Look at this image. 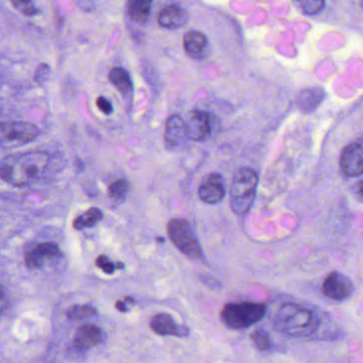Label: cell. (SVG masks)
<instances>
[{"mask_svg": "<svg viewBox=\"0 0 363 363\" xmlns=\"http://www.w3.org/2000/svg\"><path fill=\"white\" fill-rule=\"evenodd\" d=\"M362 142L361 140L352 142L343 150L340 165L343 174L348 178H355L362 174Z\"/></svg>", "mask_w": 363, "mask_h": 363, "instance_id": "9", "label": "cell"}, {"mask_svg": "<svg viewBox=\"0 0 363 363\" xmlns=\"http://www.w3.org/2000/svg\"><path fill=\"white\" fill-rule=\"evenodd\" d=\"M96 314V310L94 307L90 305H76L68 310L67 318L72 321L84 320V319L91 318Z\"/></svg>", "mask_w": 363, "mask_h": 363, "instance_id": "22", "label": "cell"}, {"mask_svg": "<svg viewBox=\"0 0 363 363\" xmlns=\"http://www.w3.org/2000/svg\"><path fill=\"white\" fill-rule=\"evenodd\" d=\"M95 264L106 274H113L116 269H123L124 264L120 262H113L105 255H99L95 260Z\"/></svg>", "mask_w": 363, "mask_h": 363, "instance_id": "25", "label": "cell"}, {"mask_svg": "<svg viewBox=\"0 0 363 363\" xmlns=\"http://www.w3.org/2000/svg\"><path fill=\"white\" fill-rule=\"evenodd\" d=\"M154 0H128L127 10L134 23L144 24L148 19Z\"/></svg>", "mask_w": 363, "mask_h": 363, "instance_id": "18", "label": "cell"}, {"mask_svg": "<svg viewBox=\"0 0 363 363\" xmlns=\"http://www.w3.org/2000/svg\"><path fill=\"white\" fill-rule=\"evenodd\" d=\"M51 155L48 152H21L0 160V180L13 187H29L45 176Z\"/></svg>", "mask_w": 363, "mask_h": 363, "instance_id": "1", "label": "cell"}, {"mask_svg": "<svg viewBox=\"0 0 363 363\" xmlns=\"http://www.w3.org/2000/svg\"><path fill=\"white\" fill-rule=\"evenodd\" d=\"M39 126L30 122L0 121V147L15 148L37 140Z\"/></svg>", "mask_w": 363, "mask_h": 363, "instance_id": "6", "label": "cell"}, {"mask_svg": "<svg viewBox=\"0 0 363 363\" xmlns=\"http://www.w3.org/2000/svg\"><path fill=\"white\" fill-rule=\"evenodd\" d=\"M266 310L268 307L261 303H229L220 312V320L230 330H243L261 321Z\"/></svg>", "mask_w": 363, "mask_h": 363, "instance_id": "4", "label": "cell"}, {"mask_svg": "<svg viewBox=\"0 0 363 363\" xmlns=\"http://www.w3.org/2000/svg\"><path fill=\"white\" fill-rule=\"evenodd\" d=\"M294 3L306 15H316L325 7V0H294Z\"/></svg>", "mask_w": 363, "mask_h": 363, "instance_id": "21", "label": "cell"}, {"mask_svg": "<svg viewBox=\"0 0 363 363\" xmlns=\"http://www.w3.org/2000/svg\"><path fill=\"white\" fill-rule=\"evenodd\" d=\"M168 234L174 246L190 258H200L202 248L191 224L182 218L170 220L168 224Z\"/></svg>", "mask_w": 363, "mask_h": 363, "instance_id": "5", "label": "cell"}, {"mask_svg": "<svg viewBox=\"0 0 363 363\" xmlns=\"http://www.w3.org/2000/svg\"><path fill=\"white\" fill-rule=\"evenodd\" d=\"M104 341V332L96 325L86 324L76 332L73 346L78 353H83Z\"/></svg>", "mask_w": 363, "mask_h": 363, "instance_id": "14", "label": "cell"}, {"mask_svg": "<svg viewBox=\"0 0 363 363\" xmlns=\"http://www.w3.org/2000/svg\"><path fill=\"white\" fill-rule=\"evenodd\" d=\"M109 80L112 85L118 88V90H120V93L124 94V95L131 93L132 88H134L131 78H130L127 70L124 69V68H112L109 74Z\"/></svg>", "mask_w": 363, "mask_h": 363, "instance_id": "19", "label": "cell"}, {"mask_svg": "<svg viewBox=\"0 0 363 363\" xmlns=\"http://www.w3.org/2000/svg\"><path fill=\"white\" fill-rule=\"evenodd\" d=\"M10 3L17 11L21 12L25 16L31 17L38 13L37 8L32 0H10Z\"/></svg>", "mask_w": 363, "mask_h": 363, "instance_id": "26", "label": "cell"}, {"mask_svg": "<svg viewBox=\"0 0 363 363\" xmlns=\"http://www.w3.org/2000/svg\"><path fill=\"white\" fill-rule=\"evenodd\" d=\"M252 339L254 341L255 346L261 352H268V351L272 350V339H271L270 334L264 328H257L252 334Z\"/></svg>", "mask_w": 363, "mask_h": 363, "instance_id": "23", "label": "cell"}, {"mask_svg": "<svg viewBox=\"0 0 363 363\" xmlns=\"http://www.w3.org/2000/svg\"><path fill=\"white\" fill-rule=\"evenodd\" d=\"M50 75V67L47 64H41L34 74V81L42 85L47 81Z\"/></svg>", "mask_w": 363, "mask_h": 363, "instance_id": "27", "label": "cell"}, {"mask_svg": "<svg viewBox=\"0 0 363 363\" xmlns=\"http://www.w3.org/2000/svg\"><path fill=\"white\" fill-rule=\"evenodd\" d=\"M186 126L188 140L204 142L211 135V120L207 112L198 110L190 112Z\"/></svg>", "mask_w": 363, "mask_h": 363, "instance_id": "12", "label": "cell"}, {"mask_svg": "<svg viewBox=\"0 0 363 363\" xmlns=\"http://www.w3.org/2000/svg\"><path fill=\"white\" fill-rule=\"evenodd\" d=\"M188 18L186 10L179 6L172 5L161 10L158 16V23L166 29H178L186 25Z\"/></svg>", "mask_w": 363, "mask_h": 363, "instance_id": "16", "label": "cell"}, {"mask_svg": "<svg viewBox=\"0 0 363 363\" xmlns=\"http://www.w3.org/2000/svg\"><path fill=\"white\" fill-rule=\"evenodd\" d=\"M96 105L99 108L100 112L106 114V115H110V114L113 113V106H112L111 102L106 97H102V96L98 97L96 99Z\"/></svg>", "mask_w": 363, "mask_h": 363, "instance_id": "28", "label": "cell"}, {"mask_svg": "<svg viewBox=\"0 0 363 363\" xmlns=\"http://www.w3.org/2000/svg\"><path fill=\"white\" fill-rule=\"evenodd\" d=\"M150 328L154 334L159 336H172L186 338L190 330L186 325L177 324L172 316L168 314H158L152 316L150 323Z\"/></svg>", "mask_w": 363, "mask_h": 363, "instance_id": "13", "label": "cell"}, {"mask_svg": "<svg viewBox=\"0 0 363 363\" xmlns=\"http://www.w3.org/2000/svg\"><path fill=\"white\" fill-rule=\"evenodd\" d=\"M61 256V250L57 244L43 242L26 252L25 264L29 269H41L47 260H58Z\"/></svg>", "mask_w": 363, "mask_h": 363, "instance_id": "10", "label": "cell"}, {"mask_svg": "<svg viewBox=\"0 0 363 363\" xmlns=\"http://www.w3.org/2000/svg\"><path fill=\"white\" fill-rule=\"evenodd\" d=\"M184 47L186 54L192 59H204L208 52V39L202 32H188L184 37Z\"/></svg>", "mask_w": 363, "mask_h": 363, "instance_id": "15", "label": "cell"}, {"mask_svg": "<svg viewBox=\"0 0 363 363\" xmlns=\"http://www.w3.org/2000/svg\"><path fill=\"white\" fill-rule=\"evenodd\" d=\"M325 99V92L322 87L306 88L298 96L296 104L300 112L305 114L316 111Z\"/></svg>", "mask_w": 363, "mask_h": 363, "instance_id": "17", "label": "cell"}, {"mask_svg": "<svg viewBox=\"0 0 363 363\" xmlns=\"http://www.w3.org/2000/svg\"><path fill=\"white\" fill-rule=\"evenodd\" d=\"M102 218H104V214H102V210L97 208H92L84 214L76 217L73 221V228L77 230L94 228L102 221Z\"/></svg>", "mask_w": 363, "mask_h": 363, "instance_id": "20", "label": "cell"}, {"mask_svg": "<svg viewBox=\"0 0 363 363\" xmlns=\"http://www.w3.org/2000/svg\"><path fill=\"white\" fill-rule=\"evenodd\" d=\"M355 287L350 278L340 272H332L322 285L323 294L334 301L346 300L352 296Z\"/></svg>", "mask_w": 363, "mask_h": 363, "instance_id": "7", "label": "cell"}, {"mask_svg": "<svg viewBox=\"0 0 363 363\" xmlns=\"http://www.w3.org/2000/svg\"><path fill=\"white\" fill-rule=\"evenodd\" d=\"M226 194V182L220 174H210L204 178L200 188L198 196L207 204H218Z\"/></svg>", "mask_w": 363, "mask_h": 363, "instance_id": "11", "label": "cell"}, {"mask_svg": "<svg viewBox=\"0 0 363 363\" xmlns=\"http://www.w3.org/2000/svg\"><path fill=\"white\" fill-rule=\"evenodd\" d=\"M188 140L186 122L180 116H170L166 121V133H164L166 150L170 152L180 151L184 149Z\"/></svg>", "mask_w": 363, "mask_h": 363, "instance_id": "8", "label": "cell"}, {"mask_svg": "<svg viewBox=\"0 0 363 363\" xmlns=\"http://www.w3.org/2000/svg\"><path fill=\"white\" fill-rule=\"evenodd\" d=\"M273 326L286 336L306 338L318 332L321 320L310 308L294 303H286L275 312Z\"/></svg>", "mask_w": 363, "mask_h": 363, "instance_id": "2", "label": "cell"}, {"mask_svg": "<svg viewBox=\"0 0 363 363\" xmlns=\"http://www.w3.org/2000/svg\"><path fill=\"white\" fill-rule=\"evenodd\" d=\"M116 308H118V310H120V312H129V308H128L127 306V302H120V301H118V303H116Z\"/></svg>", "mask_w": 363, "mask_h": 363, "instance_id": "30", "label": "cell"}, {"mask_svg": "<svg viewBox=\"0 0 363 363\" xmlns=\"http://www.w3.org/2000/svg\"><path fill=\"white\" fill-rule=\"evenodd\" d=\"M7 306L8 301L6 298L5 292H3V287L0 286V314H3Z\"/></svg>", "mask_w": 363, "mask_h": 363, "instance_id": "29", "label": "cell"}, {"mask_svg": "<svg viewBox=\"0 0 363 363\" xmlns=\"http://www.w3.org/2000/svg\"><path fill=\"white\" fill-rule=\"evenodd\" d=\"M128 190H129V185H128L127 180L120 178L111 184L108 188L110 198L114 200H123L127 196Z\"/></svg>", "mask_w": 363, "mask_h": 363, "instance_id": "24", "label": "cell"}, {"mask_svg": "<svg viewBox=\"0 0 363 363\" xmlns=\"http://www.w3.org/2000/svg\"><path fill=\"white\" fill-rule=\"evenodd\" d=\"M258 182V174L248 168H242L234 174L229 189V204L234 214L242 216L250 212Z\"/></svg>", "mask_w": 363, "mask_h": 363, "instance_id": "3", "label": "cell"}]
</instances>
